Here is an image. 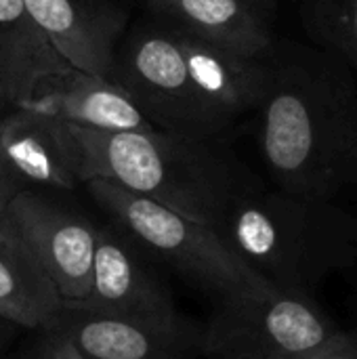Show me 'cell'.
Returning a JSON list of instances; mask_svg holds the SVG:
<instances>
[{
	"mask_svg": "<svg viewBox=\"0 0 357 359\" xmlns=\"http://www.w3.org/2000/svg\"><path fill=\"white\" fill-rule=\"evenodd\" d=\"M337 55L276 42L259 105V147L280 189L335 200L357 187V84Z\"/></svg>",
	"mask_w": 357,
	"mask_h": 359,
	"instance_id": "6da1fadb",
	"label": "cell"
},
{
	"mask_svg": "<svg viewBox=\"0 0 357 359\" xmlns=\"http://www.w3.org/2000/svg\"><path fill=\"white\" fill-rule=\"evenodd\" d=\"M80 185L112 181L133 194L217 227L229 200L248 185L242 168L215 141L177 137L158 128L90 130L59 122Z\"/></svg>",
	"mask_w": 357,
	"mask_h": 359,
	"instance_id": "7a4b0ae2",
	"label": "cell"
},
{
	"mask_svg": "<svg viewBox=\"0 0 357 359\" xmlns=\"http://www.w3.org/2000/svg\"><path fill=\"white\" fill-rule=\"evenodd\" d=\"M227 246L274 288L314 297L357 259V221L335 200L252 183L225 206L217 227Z\"/></svg>",
	"mask_w": 357,
	"mask_h": 359,
	"instance_id": "3957f363",
	"label": "cell"
},
{
	"mask_svg": "<svg viewBox=\"0 0 357 359\" xmlns=\"http://www.w3.org/2000/svg\"><path fill=\"white\" fill-rule=\"evenodd\" d=\"M84 185L112 223L145 255L210 297L227 301L278 290L252 271L215 227L105 179H93Z\"/></svg>",
	"mask_w": 357,
	"mask_h": 359,
	"instance_id": "277c9868",
	"label": "cell"
},
{
	"mask_svg": "<svg viewBox=\"0 0 357 359\" xmlns=\"http://www.w3.org/2000/svg\"><path fill=\"white\" fill-rule=\"evenodd\" d=\"M349 339L314 297L271 290L219 301L202 330V353L210 359H309Z\"/></svg>",
	"mask_w": 357,
	"mask_h": 359,
	"instance_id": "5b68a950",
	"label": "cell"
},
{
	"mask_svg": "<svg viewBox=\"0 0 357 359\" xmlns=\"http://www.w3.org/2000/svg\"><path fill=\"white\" fill-rule=\"evenodd\" d=\"M112 80L158 130L196 141H217L225 133L198 95L175 29L162 21L124 38Z\"/></svg>",
	"mask_w": 357,
	"mask_h": 359,
	"instance_id": "8992f818",
	"label": "cell"
},
{
	"mask_svg": "<svg viewBox=\"0 0 357 359\" xmlns=\"http://www.w3.org/2000/svg\"><path fill=\"white\" fill-rule=\"evenodd\" d=\"M72 307L133 322L175 326L185 322L173 294L156 278L143 250L116 225H97L90 286Z\"/></svg>",
	"mask_w": 357,
	"mask_h": 359,
	"instance_id": "52a82bcc",
	"label": "cell"
},
{
	"mask_svg": "<svg viewBox=\"0 0 357 359\" xmlns=\"http://www.w3.org/2000/svg\"><path fill=\"white\" fill-rule=\"evenodd\" d=\"M2 217L53 280L63 303H80L90 286L97 225L25 187L11 198Z\"/></svg>",
	"mask_w": 357,
	"mask_h": 359,
	"instance_id": "ba28073f",
	"label": "cell"
},
{
	"mask_svg": "<svg viewBox=\"0 0 357 359\" xmlns=\"http://www.w3.org/2000/svg\"><path fill=\"white\" fill-rule=\"evenodd\" d=\"M59 57L74 69L112 78L128 11L114 0H23Z\"/></svg>",
	"mask_w": 357,
	"mask_h": 359,
	"instance_id": "9c48e42d",
	"label": "cell"
},
{
	"mask_svg": "<svg viewBox=\"0 0 357 359\" xmlns=\"http://www.w3.org/2000/svg\"><path fill=\"white\" fill-rule=\"evenodd\" d=\"M61 330L88 359H194L202 353V330L189 322L175 326L120 320L63 303Z\"/></svg>",
	"mask_w": 357,
	"mask_h": 359,
	"instance_id": "30bf717a",
	"label": "cell"
},
{
	"mask_svg": "<svg viewBox=\"0 0 357 359\" xmlns=\"http://www.w3.org/2000/svg\"><path fill=\"white\" fill-rule=\"evenodd\" d=\"M173 29L198 95L223 130L240 116L259 109L269 86V57L240 55Z\"/></svg>",
	"mask_w": 357,
	"mask_h": 359,
	"instance_id": "8fae6325",
	"label": "cell"
},
{
	"mask_svg": "<svg viewBox=\"0 0 357 359\" xmlns=\"http://www.w3.org/2000/svg\"><path fill=\"white\" fill-rule=\"evenodd\" d=\"M57 122L90 130L154 128L128 93L112 78L69 67L46 84L29 103L21 105Z\"/></svg>",
	"mask_w": 357,
	"mask_h": 359,
	"instance_id": "7c38bea8",
	"label": "cell"
},
{
	"mask_svg": "<svg viewBox=\"0 0 357 359\" xmlns=\"http://www.w3.org/2000/svg\"><path fill=\"white\" fill-rule=\"evenodd\" d=\"M162 23L215 46L269 57L276 40L271 19L248 0H141Z\"/></svg>",
	"mask_w": 357,
	"mask_h": 359,
	"instance_id": "4fadbf2b",
	"label": "cell"
},
{
	"mask_svg": "<svg viewBox=\"0 0 357 359\" xmlns=\"http://www.w3.org/2000/svg\"><path fill=\"white\" fill-rule=\"evenodd\" d=\"M67 65L29 17L23 0H0V105L21 107Z\"/></svg>",
	"mask_w": 357,
	"mask_h": 359,
	"instance_id": "5bb4252c",
	"label": "cell"
},
{
	"mask_svg": "<svg viewBox=\"0 0 357 359\" xmlns=\"http://www.w3.org/2000/svg\"><path fill=\"white\" fill-rule=\"evenodd\" d=\"M0 162L21 185L32 183L50 189L80 185L59 122L27 107H11L0 116Z\"/></svg>",
	"mask_w": 357,
	"mask_h": 359,
	"instance_id": "9a60e30c",
	"label": "cell"
},
{
	"mask_svg": "<svg viewBox=\"0 0 357 359\" xmlns=\"http://www.w3.org/2000/svg\"><path fill=\"white\" fill-rule=\"evenodd\" d=\"M63 309L53 280L0 217V318L32 330L57 326Z\"/></svg>",
	"mask_w": 357,
	"mask_h": 359,
	"instance_id": "2e32d148",
	"label": "cell"
},
{
	"mask_svg": "<svg viewBox=\"0 0 357 359\" xmlns=\"http://www.w3.org/2000/svg\"><path fill=\"white\" fill-rule=\"evenodd\" d=\"M301 21L318 48L341 57L357 76V0H301Z\"/></svg>",
	"mask_w": 357,
	"mask_h": 359,
	"instance_id": "e0dca14e",
	"label": "cell"
},
{
	"mask_svg": "<svg viewBox=\"0 0 357 359\" xmlns=\"http://www.w3.org/2000/svg\"><path fill=\"white\" fill-rule=\"evenodd\" d=\"M44 343L40 349V359H88L61 330H44Z\"/></svg>",
	"mask_w": 357,
	"mask_h": 359,
	"instance_id": "ac0fdd59",
	"label": "cell"
},
{
	"mask_svg": "<svg viewBox=\"0 0 357 359\" xmlns=\"http://www.w3.org/2000/svg\"><path fill=\"white\" fill-rule=\"evenodd\" d=\"M19 189H23V185L11 175V170L0 162V217H2V212H4V208H6V204L11 202V198L19 191Z\"/></svg>",
	"mask_w": 357,
	"mask_h": 359,
	"instance_id": "d6986e66",
	"label": "cell"
},
{
	"mask_svg": "<svg viewBox=\"0 0 357 359\" xmlns=\"http://www.w3.org/2000/svg\"><path fill=\"white\" fill-rule=\"evenodd\" d=\"M309 359H357V345L353 343V339H349L347 343L339 345V347H332L324 353H318Z\"/></svg>",
	"mask_w": 357,
	"mask_h": 359,
	"instance_id": "ffe728a7",
	"label": "cell"
},
{
	"mask_svg": "<svg viewBox=\"0 0 357 359\" xmlns=\"http://www.w3.org/2000/svg\"><path fill=\"white\" fill-rule=\"evenodd\" d=\"M250 4H255L259 11H263L265 15L274 17V8H276V0H248Z\"/></svg>",
	"mask_w": 357,
	"mask_h": 359,
	"instance_id": "44dd1931",
	"label": "cell"
},
{
	"mask_svg": "<svg viewBox=\"0 0 357 359\" xmlns=\"http://www.w3.org/2000/svg\"><path fill=\"white\" fill-rule=\"evenodd\" d=\"M0 116H2V105H0Z\"/></svg>",
	"mask_w": 357,
	"mask_h": 359,
	"instance_id": "7402d4cb",
	"label": "cell"
}]
</instances>
